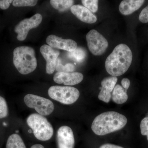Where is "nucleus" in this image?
Instances as JSON below:
<instances>
[{
    "label": "nucleus",
    "instance_id": "obj_1",
    "mask_svg": "<svg viewBox=\"0 0 148 148\" xmlns=\"http://www.w3.org/2000/svg\"><path fill=\"white\" fill-rule=\"evenodd\" d=\"M132 59L130 48L124 44L118 45L106 59V71L112 76H120L127 71L132 64Z\"/></svg>",
    "mask_w": 148,
    "mask_h": 148
},
{
    "label": "nucleus",
    "instance_id": "obj_2",
    "mask_svg": "<svg viewBox=\"0 0 148 148\" xmlns=\"http://www.w3.org/2000/svg\"><path fill=\"white\" fill-rule=\"evenodd\" d=\"M127 123V118L123 115L109 111L100 114L95 118L91 129L96 135L102 136L121 129Z\"/></svg>",
    "mask_w": 148,
    "mask_h": 148
},
{
    "label": "nucleus",
    "instance_id": "obj_3",
    "mask_svg": "<svg viewBox=\"0 0 148 148\" xmlns=\"http://www.w3.org/2000/svg\"><path fill=\"white\" fill-rule=\"evenodd\" d=\"M13 62L20 73L27 75L32 73L37 66L34 49L28 46L16 47L13 51Z\"/></svg>",
    "mask_w": 148,
    "mask_h": 148
},
{
    "label": "nucleus",
    "instance_id": "obj_4",
    "mask_svg": "<svg viewBox=\"0 0 148 148\" xmlns=\"http://www.w3.org/2000/svg\"><path fill=\"white\" fill-rule=\"evenodd\" d=\"M28 125L32 128L35 137L40 141L50 140L53 135V127L44 116L38 114L29 115L27 119Z\"/></svg>",
    "mask_w": 148,
    "mask_h": 148
},
{
    "label": "nucleus",
    "instance_id": "obj_5",
    "mask_svg": "<svg viewBox=\"0 0 148 148\" xmlns=\"http://www.w3.org/2000/svg\"><path fill=\"white\" fill-rule=\"evenodd\" d=\"M49 97L55 101L65 105H71L78 99L79 90L71 86H53L48 91Z\"/></svg>",
    "mask_w": 148,
    "mask_h": 148
},
{
    "label": "nucleus",
    "instance_id": "obj_6",
    "mask_svg": "<svg viewBox=\"0 0 148 148\" xmlns=\"http://www.w3.org/2000/svg\"><path fill=\"white\" fill-rule=\"evenodd\" d=\"M24 101L27 107L34 109L39 114L48 116L53 112L54 107L52 101L34 94L25 95Z\"/></svg>",
    "mask_w": 148,
    "mask_h": 148
},
{
    "label": "nucleus",
    "instance_id": "obj_7",
    "mask_svg": "<svg viewBox=\"0 0 148 148\" xmlns=\"http://www.w3.org/2000/svg\"><path fill=\"white\" fill-rule=\"evenodd\" d=\"M86 39L88 49L94 55H102L108 47V42L106 38L94 29L88 32Z\"/></svg>",
    "mask_w": 148,
    "mask_h": 148
},
{
    "label": "nucleus",
    "instance_id": "obj_8",
    "mask_svg": "<svg viewBox=\"0 0 148 148\" xmlns=\"http://www.w3.org/2000/svg\"><path fill=\"white\" fill-rule=\"evenodd\" d=\"M42 20V16L40 14H36L31 18H25L20 21L14 29V31L18 34L17 39L19 41L24 40L29 31L38 27Z\"/></svg>",
    "mask_w": 148,
    "mask_h": 148
},
{
    "label": "nucleus",
    "instance_id": "obj_9",
    "mask_svg": "<svg viewBox=\"0 0 148 148\" xmlns=\"http://www.w3.org/2000/svg\"><path fill=\"white\" fill-rule=\"evenodd\" d=\"M40 51L46 61L47 73L50 75L53 74L55 70L56 61L60 52L56 49L51 47L47 45L42 46L40 48Z\"/></svg>",
    "mask_w": 148,
    "mask_h": 148
},
{
    "label": "nucleus",
    "instance_id": "obj_10",
    "mask_svg": "<svg viewBox=\"0 0 148 148\" xmlns=\"http://www.w3.org/2000/svg\"><path fill=\"white\" fill-rule=\"evenodd\" d=\"M47 43L51 47L72 52L77 47L75 41L71 39H64L54 35H50L46 39Z\"/></svg>",
    "mask_w": 148,
    "mask_h": 148
},
{
    "label": "nucleus",
    "instance_id": "obj_11",
    "mask_svg": "<svg viewBox=\"0 0 148 148\" xmlns=\"http://www.w3.org/2000/svg\"><path fill=\"white\" fill-rule=\"evenodd\" d=\"M57 142L58 148H74L75 138L71 127L61 126L57 132Z\"/></svg>",
    "mask_w": 148,
    "mask_h": 148
},
{
    "label": "nucleus",
    "instance_id": "obj_12",
    "mask_svg": "<svg viewBox=\"0 0 148 148\" xmlns=\"http://www.w3.org/2000/svg\"><path fill=\"white\" fill-rule=\"evenodd\" d=\"M83 78V75L78 72H57L53 77V80L59 84H64L65 85L73 86L80 83Z\"/></svg>",
    "mask_w": 148,
    "mask_h": 148
},
{
    "label": "nucleus",
    "instance_id": "obj_13",
    "mask_svg": "<svg viewBox=\"0 0 148 148\" xmlns=\"http://www.w3.org/2000/svg\"><path fill=\"white\" fill-rule=\"evenodd\" d=\"M118 79L117 77L110 76L105 78L101 83V90L98 95V99L106 103L110 100L114 88L115 86Z\"/></svg>",
    "mask_w": 148,
    "mask_h": 148
},
{
    "label": "nucleus",
    "instance_id": "obj_14",
    "mask_svg": "<svg viewBox=\"0 0 148 148\" xmlns=\"http://www.w3.org/2000/svg\"><path fill=\"white\" fill-rule=\"evenodd\" d=\"M72 13L80 21L87 24H92L97 21V17L89 10L83 6L73 5L71 8Z\"/></svg>",
    "mask_w": 148,
    "mask_h": 148
},
{
    "label": "nucleus",
    "instance_id": "obj_15",
    "mask_svg": "<svg viewBox=\"0 0 148 148\" xmlns=\"http://www.w3.org/2000/svg\"><path fill=\"white\" fill-rule=\"evenodd\" d=\"M145 1L144 0H124L120 4L119 10L123 15H130L139 9Z\"/></svg>",
    "mask_w": 148,
    "mask_h": 148
},
{
    "label": "nucleus",
    "instance_id": "obj_16",
    "mask_svg": "<svg viewBox=\"0 0 148 148\" xmlns=\"http://www.w3.org/2000/svg\"><path fill=\"white\" fill-rule=\"evenodd\" d=\"M127 90L119 84L116 85L114 88L112 93V97L113 101L118 104L125 103L128 99Z\"/></svg>",
    "mask_w": 148,
    "mask_h": 148
},
{
    "label": "nucleus",
    "instance_id": "obj_17",
    "mask_svg": "<svg viewBox=\"0 0 148 148\" xmlns=\"http://www.w3.org/2000/svg\"><path fill=\"white\" fill-rule=\"evenodd\" d=\"M74 2L72 0H51L50 3L53 8L60 12H63L71 8Z\"/></svg>",
    "mask_w": 148,
    "mask_h": 148
},
{
    "label": "nucleus",
    "instance_id": "obj_18",
    "mask_svg": "<svg viewBox=\"0 0 148 148\" xmlns=\"http://www.w3.org/2000/svg\"><path fill=\"white\" fill-rule=\"evenodd\" d=\"M6 148H26V147L21 137L18 134H14L8 139Z\"/></svg>",
    "mask_w": 148,
    "mask_h": 148
},
{
    "label": "nucleus",
    "instance_id": "obj_19",
    "mask_svg": "<svg viewBox=\"0 0 148 148\" xmlns=\"http://www.w3.org/2000/svg\"><path fill=\"white\" fill-rule=\"evenodd\" d=\"M85 51L81 48H77L75 50L69 53V56L70 58L77 62H82L85 58Z\"/></svg>",
    "mask_w": 148,
    "mask_h": 148
},
{
    "label": "nucleus",
    "instance_id": "obj_20",
    "mask_svg": "<svg viewBox=\"0 0 148 148\" xmlns=\"http://www.w3.org/2000/svg\"><path fill=\"white\" fill-rule=\"evenodd\" d=\"M98 0H82V3L91 12H96L98 10Z\"/></svg>",
    "mask_w": 148,
    "mask_h": 148
},
{
    "label": "nucleus",
    "instance_id": "obj_21",
    "mask_svg": "<svg viewBox=\"0 0 148 148\" xmlns=\"http://www.w3.org/2000/svg\"><path fill=\"white\" fill-rule=\"evenodd\" d=\"M38 2V1L36 0H14L12 2V5L16 7H33L36 5Z\"/></svg>",
    "mask_w": 148,
    "mask_h": 148
},
{
    "label": "nucleus",
    "instance_id": "obj_22",
    "mask_svg": "<svg viewBox=\"0 0 148 148\" xmlns=\"http://www.w3.org/2000/svg\"><path fill=\"white\" fill-rule=\"evenodd\" d=\"M8 114V106L6 101L4 98L0 96V119L6 117Z\"/></svg>",
    "mask_w": 148,
    "mask_h": 148
},
{
    "label": "nucleus",
    "instance_id": "obj_23",
    "mask_svg": "<svg viewBox=\"0 0 148 148\" xmlns=\"http://www.w3.org/2000/svg\"><path fill=\"white\" fill-rule=\"evenodd\" d=\"M140 130L142 135L147 136L148 141V117L142 120L140 123Z\"/></svg>",
    "mask_w": 148,
    "mask_h": 148
},
{
    "label": "nucleus",
    "instance_id": "obj_24",
    "mask_svg": "<svg viewBox=\"0 0 148 148\" xmlns=\"http://www.w3.org/2000/svg\"><path fill=\"white\" fill-rule=\"evenodd\" d=\"M139 20L143 23L148 22V5L145 8L143 9L140 12L139 16Z\"/></svg>",
    "mask_w": 148,
    "mask_h": 148
},
{
    "label": "nucleus",
    "instance_id": "obj_25",
    "mask_svg": "<svg viewBox=\"0 0 148 148\" xmlns=\"http://www.w3.org/2000/svg\"><path fill=\"white\" fill-rule=\"evenodd\" d=\"M12 0H2L0 1V8L2 10L7 9L9 8L11 3L13 2Z\"/></svg>",
    "mask_w": 148,
    "mask_h": 148
},
{
    "label": "nucleus",
    "instance_id": "obj_26",
    "mask_svg": "<svg viewBox=\"0 0 148 148\" xmlns=\"http://www.w3.org/2000/svg\"><path fill=\"white\" fill-rule=\"evenodd\" d=\"M75 70V66L71 64H67L64 66L63 73H73Z\"/></svg>",
    "mask_w": 148,
    "mask_h": 148
},
{
    "label": "nucleus",
    "instance_id": "obj_27",
    "mask_svg": "<svg viewBox=\"0 0 148 148\" xmlns=\"http://www.w3.org/2000/svg\"><path fill=\"white\" fill-rule=\"evenodd\" d=\"M121 84L122 85V87L127 90L129 88L130 86V81L128 79L126 78H124L123 79L121 82Z\"/></svg>",
    "mask_w": 148,
    "mask_h": 148
},
{
    "label": "nucleus",
    "instance_id": "obj_28",
    "mask_svg": "<svg viewBox=\"0 0 148 148\" xmlns=\"http://www.w3.org/2000/svg\"><path fill=\"white\" fill-rule=\"evenodd\" d=\"M99 148H124L123 147L110 144H106L102 145Z\"/></svg>",
    "mask_w": 148,
    "mask_h": 148
},
{
    "label": "nucleus",
    "instance_id": "obj_29",
    "mask_svg": "<svg viewBox=\"0 0 148 148\" xmlns=\"http://www.w3.org/2000/svg\"><path fill=\"white\" fill-rule=\"evenodd\" d=\"M31 148H45V147L42 145L40 144H36L32 146Z\"/></svg>",
    "mask_w": 148,
    "mask_h": 148
},
{
    "label": "nucleus",
    "instance_id": "obj_30",
    "mask_svg": "<svg viewBox=\"0 0 148 148\" xmlns=\"http://www.w3.org/2000/svg\"><path fill=\"white\" fill-rule=\"evenodd\" d=\"M29 132H30V133H31V132H32V131H31V130H29Z\"/></svg>",
    "mask_w": 148,
    "mask_h": 148
}]
</instances>
